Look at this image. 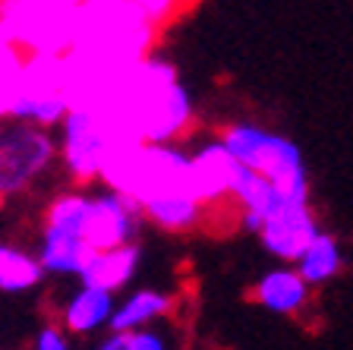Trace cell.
Masks as SVG:
<instances>
[{
	"instance_id": "cell-11",
	"label": "cell",
	"mask_w": 353,
	"mask_h": 350,
	"mask_svg": "<svg viewBox=\"0 0 353 350\" xmlns=\"http://www.w3.org/2000/svg\"><path fill=\"white\" fill-rule=\"evenodd\" d=\"M176 307V297L170 291H158V287H139L130 291L117 303V313L110 319V331L114 335H132L148 325L164 322Z\"/></svg>"
},
{
	"instance_id": "cell-8",
	"label": "cell",
	"mask_w": 353,
	"mask_h": 350,
	"mask_svg": "<svg viewBox=\"0 0 353 350\" xmlns=\"http://www.w3.org/2000/svg\"><path fill=\"white\" fill-rule=\"evenodd\" d=\"M192 155V196L205 208H218L234 193L240 161L224 148L221 139H208Z\"/></svg>"
},
{
	"instance_id": "cell-18",
	"label": "cell",
	"mask_w": 353,
	"mask_h": 350,
	"mask_svg": "<svg viewBox=\"0 0 353 350\" xmlns=\"http://www.w3.org/2000/svg\"><path fill=\"white\" fill-rule=\"evenodd\" d=\"M136 7L152 26H164V22L176 19V13L186 7V0H136Z\"/></svg>"
},
{
	"instance_id": "cell-15",
	"label": "cell",
	"mask_w": 353,
	"mask_h": 350,
	"mask_svg": "<svg viewBox=\"0 0 353 350\" xmlns=\"http://www.w3.org/2000/svg\"><path fill=\"white\" fill-rule=\"evenodd\" d=\"M341 269H344V255H341V246L331 233H319L316 243L303 253V259L296 262V271L306 278L309 287L328 284L331 278H338Z\"/></svg>"
},
{
	"instance_id": "cell-12",
	"label": "cell",
	"mask_w": 353,
	"mask_h": 350,
	"mask_svg": "<svg viewBox=\"0 0 353 350\" xmlns=\"http://www.w3.org/2000/svg\"><path fill=\"white\" fill-rule=\"evenodd\" d=\"M142 265V246L139 243H130V246H117V249H104V253H95L92 262L82 271V284L98 287V291L117 293L123 287L132 284V278Z\"/></svg>"
},
{
	"instance_id": "cell-6",
	"label": "cell",
	"mask_w": 353,
	"mask_h": 350,
	"mask_svg": "<svg viewBox=\"0 0 353 350\" xmlns=\"http://www.w3.org/2000/svg\"><path fill=\"white\" fill-rule=\"evenodd\" d=\"M142 221H145L142 208L136 202H130L126 196H120L114 190L92 193L85 218V240L95 253L130 246V243H136Z\"/></svg>"
},
{
	"instance_id": "cell-17",
	"label": "cell",
	"mask_w": 353,
	"mask_h": 350,
	"mask_svg": "<svg viewBox=\"0 0 353 350\" xmlns=\"http://www.w3.org/2000/svg\"><path fill=\"white\" fill-rule=\"evenodd\" d=\"M130 350H176V335L168 322H158V325H148L126 335Z\"/></svg>"
},
{
	"instance_id": "cell-7",
	"label": "cell",
	"mask_w": 353,
	"mask_h": 350,
	"mask_svg": "<svg viewBox=\"0 0 353 350\" xmlns=\"http://www.w3.org/2000/svg\"><path fill=\"white\" fill-rule=\"evenodd\" d=\"M322 233L316 221V212L309 202H284L272 218L265 221L259 240H262L265 253H272L284 265H296L303 259L316 237Z\"/></svg>"
},
{
	"instance_id": "cell-19",
	"label": "cell",
	"mask_w": 353,
	"mask_h": 350,
	"mask_svg": "<svg viewBox=\"0 0 353 350\" xmlns=\"http://www.w3.org/2000/svg\"><path fill=\"white\" fill-rule=\"evenodd\" d=\"M70 338L73 335H70L60 322H51V325H41L38 335L32 338V350H73Z\"/></svg>"
},
{
	"instance_id": "cell-2",
	"label": "cell",
	"mask_w": 353,
	"mask_h": 350,
	"mask_svg": "<svg viewBox=\"0 0 353 350\" xmlns=\"http://www.w3.org/2000/svg\"><path fill=\"white\" fill-rule=\"evenodd\" d=\"M221 142L243 168L262 174L287 202H309V177L300 146L281 133L262 130L256 124H230L221 130Z\"/></svg>"
},
{
	"instance_id": "cell-21",
	"label": "cell",
	"mask_w": 353,
	"mask_h": 350,
	"mask_svg": "<svg viewBox=\"0 0 353 350\" xmlns=\"http://www.w3.org/2000/svg\"><path fill=\"white\" fill-rule=\"evenodd\" d=\"M7 48H13V38L7 35V29L0 26V51H7Z\"/></svg>"
},
{
	"instance_id": "cell-22",
	"label": "cell",
	"mask_w": 353,
	"mask_h": 350,
	"mask_svg": "<svg viewBox=\"0 0 353 350\" xmlns=\"http://www.w3.org/2000/svg\"><path fill=\"white\" fill-rule=\"evenodd\" d=\"M3 3H7V0H0V22H3Z\"/></svg>"
},
{
	"instance_id": "cell-9",
	"label": "cell",
	"mask_w": 353,
	"mask_h": 350,
	"mask_svg": "<svg viewBox=\"0 0 353 350\" xmlns=\"http://www.w3.org/2000/svg\"><path fill=\"white\" fill-rule=\"evenodd\" d=\"M309 297L312 287L296 271V265H278L252 284V300L274 315H300L309 307Z\"/></svg>"
},
{
	"instance_id": "cell-16",
	"label": "cell",
	"mask_w": 353,
	"mask_h": 350,
	"mask_svg": "<svg viewBox=\"0 0 353 350\" xmlns=\"http://www.w3.org/2000/svg\"><path fill=\"white\" fill-rule=\"evenodd\" d=\"M22 73H26V54L22 48L0 51V124L10 120L16 98L22 95Z\"/></svg>"
},
{
	"instance_id": "cell-5",
	"label": "cell",
	"mask_w": 353,
	"mask_h": 350,
	"mask_svg": "<svg viewBox=\"0 0 353 350\" xmlns=\"http://www.w3.org/2000/svg\"><path fill=\"white\" fill-rule=\"evenodd\" d=\"M60 161H63L66 174L73 177V183L88 186V183L101 180L104 161L110 155V136L104 124L98 120L95 110L88 108H73L70 117L60 126Z\"/></svg>"
},
{
	"instance_id": "cell-23",
	"label": "cell",
	"mask_w": 353,
	"mask_h": 350,
	"mask_svg": "<svg viewBox=\"0 0 353 350\" xmlns=\"http://www.w3.org/2000/svg\"><path fill=\"white\" fill-rule=\"evenodd\" d=\"M0 199H3V174H0Z\"/></svg>"
},
{
	"instance_id": "cell-20",
	"label": "cell",
	"mask_w": 353,
	"mask_h": 350,
	"mask_svg": "<svg viewBox=\"0 0 353 350\" xmlns=\"http://www.w3.org/2000/svg\"><path fill=\"white\" fill-rule=\"evenodd\" d=\"M95 350H130V341H126V335H114V331H110L108 338L98 341Z\"/></svg>"
},
{
	"instance_id": "cell-4",
	"label": "cell",
	"mask_w": 353,
	"mask_h": 350,
	"mask_svg": "<svg viewBox=\"0 0 353 350\" xmlns=\"http://www.w3.org/2000/svg\"><path fill=\"white\" fill-rule=\"evenodd\" d=\"M60 146L41 126L3 120L0 124V174H3V196L29 190L32 183L54 164Z\"/></svg>"
},
{
	"instance_id": "cell-14",
	"label": "cell",
	"mask_w": 353,
	"mask_h": 350,
	"mask_svg": "<svg viewBox=\"0 0 353 350\" xmlns=\"http://www.w3.org/2000/svg\"><path fill=\"white\" fill-rule=\"evenodd\" d=\"M205 205L196 202L192 196H168V199H158V202L145 205L142 215L152 227L158 231H168V233H186V231H196L202 221H205Z\"/></svg>"
},
{
	"instance_id": "cell-1",
	"label": "cell",
	"mask_w": 353,
	"mask_h": 350,
	"mask_svg": "<svg viewBox=\"0 0 353 350\" xmlns=\"http://www.w3.org/2000/svg\"><path fill=\"white\" fill-rule=\"evenodd\" d=\"M101 183L139 208L168 196H192V155L176 146L148 142L117 146L104 161Z\"/></svg>"
},
{
	"instance_id": "cell-3",
	"label": "cell",
	"mask_w": 353,
	"mask_h": 350,
	"mask_svg": "<svg viewBox=\"0 0 353 350\" xmlns=\"http://www.w3.org/2000/svg\"><path fill=\"white\" fill-rule=\"evenodd\" d=\"M92 193L70 190L57 193L44 208L41 240H38V259L44 271L54 278H82L85 265L92 262L95 249L85 240V218Z\"/></svg>"
},
{
	"instance_id": "cell-10",
	"label": "cell",
	"mask_w": 353,
	"mask_h": 350,
	"mask_svg": "<svg viewBox=\"0 0 353 350\" xmlns=\"http://www.w3.org/2000/svg\"><path fill=\"white\" fill-rule=\"evenodd\" d=\"M114 313H117L114 293L79 284L70 297H66L63 309H60V325H63L73 338H88L101 329H110Z\"/></svg>"
},
{
	"instance_id": "cell-13",
	"label": "cell",
	"mask_w": 353,
	"mask_h": 350,
	"mask_svg": "<svg viewBox=\"0 0 353 350\" xmlns=\"http://www.w3.org/2000/svg\"><path fill=\"white\" fill-rule=\"evenodd\" d=\"M44 265L38 253H29L13 243H0V291L3 293H26L35 291L44 281Z\"/></svg>"
}]
</instances>
